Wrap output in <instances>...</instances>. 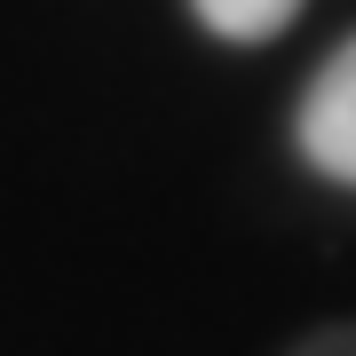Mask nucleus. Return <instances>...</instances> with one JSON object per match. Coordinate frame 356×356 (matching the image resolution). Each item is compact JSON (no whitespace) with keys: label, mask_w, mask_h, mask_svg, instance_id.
<instances>
[{"label":"nucleus","mask_w":356,"mask_h":356,"mask_svg":"<svg viewBox=\"0 0 356 356\" xmlns=\"http://www.w3.org/2000/svg\"><path fill=\"white\" fill-rule=\"evenodd\" d=\"M293 143H301V159L325 182H348L356 191V40H341L317 64L301 111H293Z\"/></svg>","instance_id":"1"},{"label":"nucleus","mask_w":356,"mask_h":356,"mask_svg":"<svg viewBox=\"0 0 356 356\" xmlns=\"http://www.w3.org/2000/svg\"><path fill=\"white\" fill-rule=\"evenodd\" d=\"M191 8H198V24L222 32V40H269V32H285L293 16H301V0H191Z\"/></svg>","instance_id":"2"},{"label":"nucleus","mask_w":356,"mask_h":356,"mask_svg":"<svg viewBox=\"0 0 356 356\" xmlns=\"http://www.w3.org/2000/svg\"><path fill=\"white\" fill-rule=\"evenodd\" d=\"M293 356H356V325H325V332H309Z\"/></svg>","instance_id":"3"}]
</instances>
